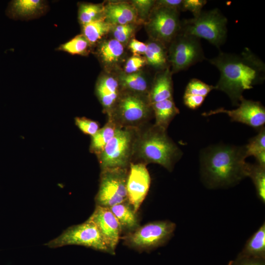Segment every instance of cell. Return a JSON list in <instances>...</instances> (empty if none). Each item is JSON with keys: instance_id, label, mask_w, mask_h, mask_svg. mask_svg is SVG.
<instances>
[{"instance_id": "obj_1", "label": "cell", "mask_w": 265, "mask_h": 265, "mask_svg": "<svg viewBox=\"0 0 265 265\" xmlns=\"http://www.w3.org/2000/svg\"><path fill=\"white\" fill-rule=\"evenodd\" d=\"M207 60L220 73L215 89L226 93L233 106H238L245 90L265 80L264 62L248 48L240 53L220 51L216 56Z\"/></svg>"}, {"instance_id": "obj_2", "label": "cell", "mask_w": 265, "mask_h": 265, "mask_svg": "<svg viewBox=\"0 0 265 265\" xmlns=\"http://www.w3.org/2000/svg\"><path fill=\"white\" fill-rule=\"evenodd\" d=\"M245 147L220 145L210 148L201 159V172L210 188L224 187L247 177Z\"/></svg>"}, {"instance_id": "obj_3", "label": "cell", "mask_w": 265, "mask_h": 265, "mask_svg": "<svg viewBox=\"0 0 265 265\" xmlns=\"http://www.w3.org/2000/svg\"><path fill=\"white\" fill-rule=\"evenodd\" d=\"M144 127L137 130L131 162L157 163L171 171L182 156L181 150L166 130L155 124Z\"/></svg>"}, {"instance_id": "obj_4", "label": "cell", "mask_w": 265, "mask_h": 265, "mask_svg": "<svg viewBox=\"0 0 265 265\" xmlns=\"http://www.w3.org/2000/svg\"><path fill=\"white\" fill-rule=\"evenodd\" d=\"M154 115L147 95L122 91L108 119L118 128L139 129Z\"/></svg>"}, {"instance_id": "obj_5", "label": "cell", "mask_w": 265, "mask_h": 265, "mask_svg": "<svg viewBox=\"0 0 265 265\" xmlns=\"http://www.w3.org/2000/svg\"><path fill=\"white\" fill-rule=\"evenodd\" d=\"M227 23L218 8L202 10L197 16L182 21L180 32L204 39L219 49L227 39Z\"/></svg>"}, {"instance_id": "obj_6", "label": "cell", "mask_w": 265, "mask_h": 265, "mask_svg": "<svg viewBox=\"0 0 265 265\" xmlns=\"http://www.w3.org/2000/svg\"><path fill=\"white\" fill-rule=\"evenodd\" d=\"M138 129L118 128L114 136L97 156L101 170L129 168Z\"/></svg>"}, {"instance_id": "obj_7", "label": "cell", "mask_w": 265, "mask_h": 265, "mask_svg": "<svg viewBox=\"0 0 265 265\" xmlns=\"http://www.w3.org/2000/svg\"><path fill=\"white\" fill-rule=\"evenodd\" d=\"M176 224L168 220L157 221L139 226L126 234L124 243L139 251H148L164 245L173 235Z\"/></svg>"}, {"instance_id": "obj_8", "label": "cell", "mask_w": 265, "mask_h": 265, "mask_svg": "<svg viewBox=\"0 0 265 265\" xmlns=\"http://www.w3.org/2000/svg\"><path fill=\"white\" fill-rule=\"evenodd\" d=\"M167 53L172 74L186 70L206 59L200 39L181 32L168 45Z\"/></svg>"}, {"instance_id": "obj_9", "label": "cell", "mask_w": 265, "mask_h": 265, "mask_svg": "<svg viewBox=\"0 0 265 265\" xmlns=\"http://www.w3.org/2000/svg\"><path fill=\"white\" fill-rule=\"evenodd\" d=\"M46 245L51 248L79 245L111 254L99 229L88 219L81 224L69 227Z\"/></svg>"}, {"instance_id": "obj_10", "label": "cell", "mask_w": 265, "mask_h": 265, "mask_svg": "<svg viewBox=\"0 0 265 265\" xmlns=\"http://www.w3.org/2000/svg\"><path fill=\"white\" fill-rule=\"evenodd\" d=\"M128 168H114L101 170L96 205L110 208L128 201L126 188Z\"/></svg>"}, {"instance_id": "obj_11", "label": "cell", "mask_w": 265, "mask_h": 265, "mask_svg": "<svg viewBox=\"0 0 265 265\" xmlns=\"http://www.w3.org/2000/svg\"><path fill=\"white\" fill-rule=\"evenodd\" d=\"M179 14L175 10L155 6L145 25L151 38L167 47L180 32Z\"/></svg>"}, {"instance_id": "obj_12", "label": "cell", "mask_w": 265, "mask_h": 265, "mask_svg": "<svg viewBox=\"0 0 265 265\" xmlns=\"http://www.w3.org/2000/svg\"><path fill=\"white\" fill-rule=\"evenodd\" d=\"M151 178L146 164L131 162L127 180L128 201L137 212L148 192Z\"/></svg>"}, {"instance_id": "obj_13", "label": "cell", "mask_w": 265, "mask_h": 265, "mask_svg": "<svg viewBox=\"0 0 265 265\" xmlns=\"http://www.w3.org/2000/svg\"><path fill=\"white\" fill-rule=\"evenodd\" d=\"M238 107L233 110L219 108L209 112H204L202 115L208 116L218 113H225L232 121L240 122L250 126L258 128L265 123V108L258 101L240 99Z\"/></svg>"}, {"instance_id": "obj_14", "label": "cell", "mask_w": 265, "mask_h": 265, "mask_svg": "<svg viewBox=\"0 0 265 265\" xmlns=\"http://www.w3.org/2000/svg\"><path fill=\"white\" fill-rule=\"evenodd\" d=\"M99 229L111 254H114L121 238V229L119 223L109 208L96 205L88 218Z\"/></svg>"}, {"instance_id": "obj_15", "label": "cell", "mask_w": 265, "mask_h": 265, "mask_svg": "<svg viewBox=\"0 0 265 265\" xmlns=\"http://www.w3.org/2000/svg\"><path fill=\"white\" fill-rule=\"evenodd\" d=\"M121 92L118 80L112 76L104 75L97 80L95 93L108 117L110 116Z\"/></svg>"}, {"instance_id": "obj_16", "label": "cell", "mask_w": 265, "mask_h": 265, "mask_svg": "<svg viewBox=\"0 0 265 265\" xmlns=\"http://www.w3.org/2000/svg\"><path fill=\"white\" fill-rule=\"evenodd\" d=\"M104 17L111 26L134 23L137 19L134 7L126 2H109L104 5Z\"/></svg>"}, {"instance_id": "obj_17", "label": "cell", "mask_w": 265, "mask_h": 265, "mask_svg": "<svg viewBox=\"0 0 265 265\" xmlns=\"http://www.w3.org/2000/svg\"><path fill=\"white\" fill-rule=\"evenodd\" d=\"M172 74L170 66L158 73L148 95L151 104L173 99Z\"/></svg>"}, {"instance_id": "obj_18", "label": "cell", "mask_w": 265, "mask_h": 265, "mask_svg": "<svg viewBox=\"0 0 265 265\" xmlns=\"http://www.w3.org/2000/svg\"><path fill=\"white\" fill-rule=\"evenodd\" d=\"M109 209L117 218L122 232L127 234L139 226L137 212L128 201L118 204Z\"/></svg>"}, {"instance_id": "obj_19", "label": "cell", "mask_w": 265, "mask_h": 265, "mask_svg": "<svg viewBox=\"0 0 265 265\" xmlns=\"http://www.w3.org/2000/svg\"><path fill=\"white\" fill-rule=\"evenodd\" d=\"M146 46L144 54L147 64L159 71L169 66L166 46L152 39L146 43Z\"/></svg>"}, {"instance_id": "obj_20", "label": "cell", "mask_w": 265, "mask_h": 265, "mask_svg": "<svg viewBox=\"0 0 265 265\" xmlns=\"http://www.w3.org/2000/svg\"><path fill=\"white\" fill-rule=\"evenodd\" d=\"M117 79L122 91L148 95L151 86L140 71L132 74L121 72Z\"/></svg>"}, {"instance_id": "obj_21", "label": "cell", "mask_w": 265, "mask_h": 265, "mask_svg": "<svg viewBox=\"0 0 265 265\" xmlns=\"http://www.w3.org/2000/svg\"><path fill=\"white\" fill-rule=\"evenodd\" d=\"M238 255L265 259V223L248 238Z\"/></svg>"}, {"instance_id": "obj_22", "label": "cell", "mask_w": 265, "mask_h": 265, "mask_svg": "<svg viewBox=\"0 0 265 265\" xmlns=\"http://www.w3.org/2000/svg\"><path fill=\"white\" fill-rule=\"evenodd\" d=\"M155 124L165 130L174 117L179 113L173 99L165 100L151 104Z\"/></svg>"}, {"instance_id": "obj_23", "label": "cell", "mask_w": 265, "mask_h": 265, "mask_svg": "<svg viewBox=\"0 0 265 265\" xmlns=\"http://www.w3.org/2000/svg\"><path fill=\"white\" fill-rule=\"evenodd\" d=\"M124 52L123 44L112 38L103 41L98 48V55L102 62L107 67H112L121 59Z\"/></svg>"}, {"instance_id": "obj_24", "label": "cell", "mask_w": 265, "mask_h": 265, "mask_svg": "<svg viewBox=\"0 0 265 265\" xmlns=\"http://www.w3.org/2000/svg\"><path fill=\"white\" fill-rule=\"evenodd\" d=\"M40 0H15L12 1L7 14L12 17H30L39 14L44 7Z\"/></svg>"}, {"instance_id": "obj_25", "label": "cell", "mask_w": 265, "mask_h": 265, "mask_svg": "<svg viewBox=\"0 0 265 265\" xmlns=\"http://www.w3.org/2000/svg\"><path fill=\"white\" fill-rule=\"evenodd\" d=\"M118 128L113 121L108 119L104 126L91 136L89 151L97 156L100 154Z\"/></svg>"}, {"instance_id": "obj_26", "label": "cell", "mask_w": 265, "mask_h": 265, "mask_svg": "<svg viewBox=\"0 0 265 265\" xmlns=\"http://www.w3.org/2000/svg\"><path fill=\"white\" fill-rule=\"evenodd\" d=\"M82 26V34L91 45L97 43L109 32L112 26L106 21L104 17Z\"/></svg>"}, {"instance_id": "obj_27", "label": "cell", "mask_w": 265, "mask_h": 265, "mask_svg": "<svg viewBox=\"0 0 265 265\" xmlns=\"http://www.w3.org/2000/svg\"><path fill=\"white\" fill-rule=\"evenodd\" d=\"M247 177H249L256 188L259 199L265 203V167L259 164L248 163Z\"/></svg>"}, {"instance_id": "obj_28", "label": "cell", "mask_w": 265, "mask_h": 265, "mask_svg": "<svg viewBox=\"0 0 265 265\" xmlns=\"http://www.w3.org/2000/svg\"><path fill=\"white\" fill-rule=\"evenodd\" d=\"M104 5L102 4L81 3L79 6L78 19L83 26L104 17Z\"/></svg>"}, {"instance_id": "obj_29", "label": "cell", "mask_w": 265, "mask_h": 265, "mask_svg": "<svg viewBox=\"0 0 265 265\" xmlns=\"http://www.w3.org/2000/svg\"><path fill=\"white\" fill-rule=\"evenodd\" d=\"M90 45L84 35L81 34L61 45L58 49L72 54L85 55L88 53Z\"/></svg>"}, {"instance_id": "obj_30", "label": "cell", "mask_w": 265, "mask_h": 265, "mask_svg": "<svg viewBox=\"0 0 265 265\" xmlns=\"http://www.w3.org/2000/svg\"><path fill=\"white\" fill-rule=\"evenodd\" d=\"M136 29V25L131 23L125 25L112 26L110 31L113 39L122 44L128 43L132 39Z\"/></svg>"}, {"instance_id": "obj_31", "label": "cell", "mask_w": 265, "mask_h": 265, "mask_svg": "<svg viewBox=\"0 0 265 265\" xmlns=\"http://www.w3.org/2000/svg\"><path fill=\"white\" fill-rule=\"evenodd\" d=\"M246 158L253 156L256 158L262 153L265 152V131L263 128L259 133L252 138L245 146Z\"/></svg>"}, {"instance_id": "obj_32", "label": "cell", "mask_w": 265, "mask_h": 265, "mask_svg": "<svg viewBox=\"0 0 265 265\" xmlns=\"http://www.w3.org/2000/svg\"><path fill=\"white\" fill-rule=\"evenodd\" d=\"M213 89H215L214 86L208 84L197 79H192L187 84L184 94L206 98Z\"/></svg>"}, {"instance_id": "obj_33", "label": "cell", "mask_w": 265, "mask_h": 265, "mask_svg": "<svg viewBox=\"0 0 265 265\" xmlns=\"http://www.w3.org/2000/svg\"><path fill=\"white\" fill-rule=\"evenodd\" d=\"M156 0H133L131 4L136 12L137 18L140 20L147 21L155 5Z\"/></svg>"}, {"instance_id": "obj_34", "label": "cell", "mask_w": 265, "mask_h": 265, "mask_svg": "<svg viewBox=\"0 0 265 265\" xmlns=\"http://www.w3.org/2000/svg\"><path fill=\"white\" fill-rule=\"evenodd\" d=\"M75 123L81 132L91 136L100 129L99 124L97 122L85 117H76Z\"/></svg>"}, {"instance_id": "obj_35", "label": "cell", "mask_w": 265, "mask_h": 265, "mask_svg": "<svg viewBox=\"0 0 265 265\" xmlns=\"http://www.w3.org/2000/svg\"><path fill=\"white\" fill-rule=\"evenodd\" d=\"M146 64L147 62L145 58L133 55L127 61L124 67V73L132 74L138 72Z\"/></svg>"}, {"instance_id": "obj_36", "label": "cell", "mask_w": 265, "mask_h": 265, "mask_svg": "<svg viewBox=\"0 0 265 265\" xmlns=\"http://www.w3.org/2000/svg\"><path fill=\"white\" fill-rule=\"evenodd\" d=\"M207 2L206 0H183L182 11H189L195 17L202 11Z\"/></svg>"}, {"instance_id": "obj_37", "label": "cell", "mask_w": 265, "mask_h": 265, "mask_svg": "<svg viewBox=\"0 0 265 265\" xmlns=\"http://www.w3.org/2000/svg\"><path fill=\"white\" fill-rule=\"evenodd\" d=\"M228 265H265V259L237 255L236 259L230 261Z\"/></svg>"}, {"instance_id": "obj_38", "label": "cell", "mask_w": 265, "mask_h": 265, "mask_svg": "<svg viewBox=\"0 0 265 265\" xmlns=\"http://www.w3.org/2000/svg\"><path fill=\"white\" fill-rule=\"evenodd\" d=\"M205 97L184 94L183 97L184 103L187 107L195 109L199 107L203 103Z\"/></svg>"}, {"instance_id": "obj_39", "label": "cell", "mask_w": 265, "mask_h": 265, "mask_svg": "<svg viewBox=\"0 0 265 265\" xmlns=\"http://www.w3.org/2000/svg\"><path fill=\"white\" fill-rule=\"evenodd\" d=\"M183 0H156V6L164 7L180 12L182 11Z\"/></svg>"}, {"instance_id": "obj_40", "label": "cell", "mask_w": 265, "mask_h": 265, "mask_svg": "<svg viewBox=\"0 0 265 265\" xmlns=\"http://www.w3.org/2000/svg\"><path fill=\"white\" fill-rule=\"evenodd\" d=\"M129 48L134 55H140L144 54L147 46L144 43L135 39H132L129 43Z\"/></svg>"}]
</instances>
